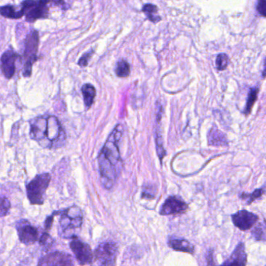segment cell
Returning a JSON list of instances; mask_svg holds the SVG:
<instances>
[{"label":"cell","instance_id":"obj_1","mask_svg":"<svg viewBox=\"0 0 266 266\" xmlns=\"http://www.w3.org/2000/svg\"><path fill=\"white\" fill-rule=\"evenodd\" d=\"M123 133V126L118 125L107 138L104 147L99 154V169L101 181L107 189H110L113 187L123 167L119 148V142Z\"/></svg>","mask_w":266,"mask_h":266},{"label":"cell","instance_id":"obj_2","mask_svg":"<svg viewBox=\"0 0 266 266\" xmlns=\"http://www.w3.org/2000/svg\"><path fill=\"white\" fill-rule=\"evenodd\" d=\"M30 137L42 147L58 149L65 145V132L59 119L53 116H43L30 121Z\"/></svg>","mask_w":266,"mask_h":266},{"label":"cell","instance_id":"obj_3","mask_svg":"<svg viewBox=\"0 0 266 266\" xmlns=\"http://www.w3.org/2000/svg\"><path fill=\"white\" fill-rule=\"evenodd\" d=\"M83 219L82 211L78 206H72L62 211L59 220L62 237L71 239L77 237L75 232L82 226Z\"/></svg>","mask_w":266,"mask_h":266},{"label":"cell","instance_id":"obj_4","mask_svg":"<svg viewBox=\"0 0 266 266\" xmlns=\"http://www.w3.org/2000/svg\"><path fill=\"white\" fill-rule=\"evenodd\" d=\"M39 42V32L35 29H32L24 39V53L22 55V59L24 61L23 75L24 77L31 75L32 67L37 60Z\"/></svg>","mask_w":266,"mask_h":266},{"label":"cell","instance_id":"obj_5","mask_svg":"<svg viewBox=\"0 0 266 266\" xmlns=\"http://www.w3.org/2000/svg\"><path fill=\"white\" fill-rule=\"evenodd\" d=\"M51 181L49 173L39 174L26 186L27 199L31 205H42L46 199V193Z\"/></svg>","mask_w":266,"mask_h":266},{"label":"cell","instance_id":"obj_6","mask_svg":"<svg viewBox=\"0 0 266 266\" xmlns=\"http://www.w3.org/2000/svg\"><path fill=\"white\" fill-rule=\"evenodd\" d=\"M119 247L112 241H106L98 245L94 253L92 266H116Z\"/></svg>","mask_w":266,"mask_h":266},{"label":"cell","instance_id":"obj_7","mask_svg":"<svg viewBox=\"0 0 266 266\" xmlns=\"http://www.w3.org/2000/svg\"><path fill=\"white\" fill-rule=\"evenodd\" d=\"M69 246L81 265H87L92 263L94 253L88 244L75 237L72 238Z\"/></svg>","mask_w":266,"mask_h":266},{"label":"cell","instance_id":"obj_8","mask_svg":"<svg viewBox=\"0 0 266 266\" xmlns=\"http://www.w3.org/2000/svg\"><path fill=\"white\" fill-rule=\"evenodd\" d=\"M16 229L20 242L25 245H34L39 240V231L27 219H20L16 223Z\"/></svg>","mask_w":266,"mask_h":266},{"label":"cell","instance_id":"obj_9","mask_svg":"<svg viewBox=\"0 0 266 266\" xmlns=\"http://www.w3.org/2000/svg\"><path fill=\"white\" fill-rule=\"evenodd\" d=\"M37 266H75V263L68 253L54 251L42 257Z\"/></svg>","mask_w":266,"mask_h":266},{"label":"cell","instance_id":"obj_10","mask_svg":"<svg viewBox=\"0 0 266 266\" xmlns=\"http://www.w3.org/2000/svg\"><path fill=\"white\" fill-rule=\"evenodd\" d=\"M20 55L10 48L6 51L0 59V69L7 79H11L16 72V62Z\"/></svg>","mask_w":266,"mask_h":266},{"label":"cell","instance_id":"obj_11","mask_svg":"<svg viewBox=\"0 0 266 266\" xmlns=\"http://www.w3.org/2000/svg\"><path fill=\"white\" fill-rule=\"evenodd\" d=\"M231 217L235 226L243 231H248L252 228L258 220V216L256 214L247 211L245 209L237 212L235 214H233Z\"/></svg>","mask_w":266,"mask_h":266},{"label":"cell","instance_id":"obj_12","mask_svg":"<svg viewBox=\"0 0 266 266\" xmlns=\"http://www.w3.org/2000/svg\"><path fill=\"white\" fill-rule=\"evenodd\" d=\"M187 209H188V206L187 203L175 196H171L166 199V201L161 206L160 214L162 216L182 214L187 211Z\"/></svg>","mask_w":266,"mask_h":266},{"label":"cell","instance_id":"obj_13","mask_svg":"<svg viewBox=\"0 0 266 266\" xmlns=\"http://www.w3.org/2000/svg\"><path fill=\"white\" fill-rule=\"evenodd\" d=\"M247 257L245 246L244 243L241 242L233 251L231 256L220 266H246Z\"/></svg>","mask_w":266,"mask_h":266},{"label":"cell","instance_id":"obj_14","mask_svg":"<svg viewBox=\"0 0 266 266\" xmlns=\"http://www.w3.org/2000/svg\"><path fill=\"white\" fill-rule=\"evenodd\" d=\"M49 5L44 3L42 0H39L37 5L26 14L25 20L27 23L33 24L41 19H47L49 17Z\"/></svg>","mask_w":266,"mask_h":266},{"label":"cell","instance_id":"obj_15","mask_svg":"<svg viewBox=\"0 0 266 266\" xmlns=\"http://www.w3.org/2000/svg\"><path fill=\"white\" fill-rule=\"evenodd\" d=\"M208 143L209 146H226L228 140L226 135L216 127L212 128L208 133Z\"/></svg>","mask_w":266,"mask_h":266},{"label":"cell","instance_id":"obj_16","mask_svg":"<svg viewBox=\"0 0 266 266\" xmlns=\"http://www.w3.org/2000/svg\"><path fill=\"white\" fill-rule=\"evenodd\" d=\"M168 245L170 248L174 251H181V252L189 253L194 254L195 248L189 241L185 239H179V238H171L168 241Z\"/></svg>","mask_w":266,"mask_h":266},{"label":"cell","instance_id":"obj_17","mask_svg":"<svg viewBox=\"0 0 266 266\" xmlns=\"http://www.w3.org/2000/svg\"><path fill=\"white\" fill-rule=\"evenodd\" d=\"M83 96H84V103L86 107H91L94 101V98L96 97L95 88L94 86L90 84H84L81 89Z\"/></svg>","mask_w":266,"mask_h":266},{"label":"cell","instance_id":"obj_18","mask_svg":"<svg viewBox=\"0 0 266 266\" xmlns=\"http://www.w3.org/2000/svg\"><path fill=\"white\" fill-rule=\"evenodd\" d=\"M142 12L146 16L148 20L154 24H157L161 20V17L157 15L158 12V7L154 4H145L142 7Z\"/></svg>","mask_w":266,"mask_h":266},{"label":"cell","instance_id":"obj_19","mask_svg":"<svg viewBox=\"0 0 266 266\" xmlns=\"http://www.w3.org/2000/svg\"><path fill=\"white\" fill-rule=\"evenodd\" d=\"M258 93H259V88H257V87L251 88V90H250L248 99H247L246 106H245V110L243 111V113H244L245 116H249L250 113H251L253 106L255 104L257 99H258Z\"/></svg>","mask_w":266,"mask_h":266},{"label":"cell","instance_id":"obj_20","mask_svg":"<svg viewBox=\"0 0 266 266\" xmlns=\"http://www.w3.org/2000/svg\"><path fill=\"white\" fill-rule=\"evenodd\" d=\"M130 71V65L127 61L120 60L118 62L116 69V73L118 77L122 78L129 77Z\"/></svg>","mask_w":266,"mask_h":266},{"label":"cell","instance_id":"obj_21","mask_svg":"<svg viewBox=\"0 0 266 266\" xmlns=\"http://www.w3.org/2000/svg\"><path fill=\"white\" fill-rule=\"evenodd\" d=\"M0 15L5 18L17 20V7L14 5L0 7Z\"/></svg>","mask_w":266,"mask_h":266},{"label":"cell","instance_id":"obj_22","mask_svg":"<svg viewBox=\"0 0 266 266\" xmlns=\"http://www.w3.org/2000/svg\"><path fill=\"white\" fill-rule=\"evenodd\" d=\"M264 188H258L255 191L253 192L251 194H247V193H242L240 196V198L242 199H246L247 203L248 205L251 204L254 200H256L258 198L261 197L264 194Z\"/></svg>","mask_w":266,"mask_h":266},{"label":"cell","instance_id":"obj_23","mask_svg":"<svg viewBox=\"0 0 266 266\" xmlns=\"http://www.w3.org/2000/svg\"><path fill=\"white\" fill-rule=\"evenodd\" d=\"M228 64H229V58L226 54L221 53L218 55L216 60V69L218 70H225L227 68Z\"/></svg>","mask_w":266,"mask_h":266},{"label":"cell","instance_id":"obj_24","mask_svg":"<svg viewBox=\"0 0 266 266\" xmlns=\"http://www.w3.org/2000/svg\"><path fill=\"white\" fill-rule=\"evenodd\" d=\"M10 208H11V205H10L9 199L4 196H0V217H4L8 215Z\"/></svg>","mask_w":266,"mask_h":266},{"label":"cell","instance_id":"obj_25","mask_svg":"<svg viewBox=\"0 0 266 266\" xmlns=\"http://www.w3.org/2000/svg\"><path fill=\"white\" fill-rule=\"evenodd\" d=\"M54 240L52 239V237L47 234V233H44L43 235L39 238V243L44 248H49L52 246L53 244Z\"/></svg>","mask_w":266,"mask_h":266},{"label":"cell","instance_id":"obj_26","mask_svg":"<svg viewBox=\"0 0 266 266\" xmlns=\"http://www.w3.org/2000/svg\"><path fill=\"white\" fill-rule=\"evenodd\" d=\"M94 51L92 50L91 51V52H88L84 54L82 57L80 59L79 62H78L80 66H81V67L87 66V65H88L89 60L92 57V55H94Z\"/></svg>","mask_w":266,"mask_h":266},{"label":"cell","instance_id":"obj_27","mask_svg":"<svg viewBox=\"0 0 266 266\" xmlns=\"http://www.w3.org/2000/svg\"><path fill=\"white\" fill-rule=\"evenodd\" d=\"M44 3L46 4H52L54 6H57V7H61L62 10H67L68 7L66 4L64 2L63 0H42Z\"/></svg>","mask_w":266,"mask_h":266},{"label":"cell","instance_id":"obj_28","mask_svg":"<svg viewBox=\"0 0 266 266\" xmlns=\"http://www.w3.org/2000/svg\"><path fill=\"white\" fill-rule=\"evenodd\" d=\"M257 10L260 15L266 17V0H258Z\"/></svg>","mask_w":266,"mask_h":266},{"label":"cell","instance_id":"obj_29","mask_svg":"<svg viewBox=\"0 0 266 266\" xmlns=\"http://www.w3.org/2000/svg\"><path fill=\"white\" fill-rule=\"evenodd\" d=\"M207 266H217L213 258V251H210L207 255Z\"/></svg>","mask_w":266,"mask_h":266},{"label":"cell","instance_id":"obj_30","mask_svg":"<svg viewBox=\"0 0 266 266\" xmlns=\"http://www.w3.org/2000/svg\"><path fill=\"white\" fill-rule=\"evenodd\" d=\"M52 221H53V216H49L46 221V228L47 230H49L52 226Z\"/></svg>","mask_w":266,"mask_h":266},{"label":"cell","instance_id":"obj_31","mask_svg":"<svg viewBox=\"0 0 266 266\" xmlns=\"http://www.w3.org/2000/svg\"><path fill=\"white\" fill-rule=\"evenodd\" d=\"M262 77L263 78H265L266 77V59L265 61H264V69H263L262 71Z\"/></svg>","mask_w":266,"mask_h":266},{"label":"cell","instance_id":"obj_32","mask_svg":"<svg viewBox=\"0 0 266 266\" xmlns=\"http://www.w3.org/2000/svg\"><path fill=\"white\" fill-rule=\"evenodd\" d=\"M266 266V265H265Z\"/></svg>","mask_w":266,"mask_h":266}]
</instances>
